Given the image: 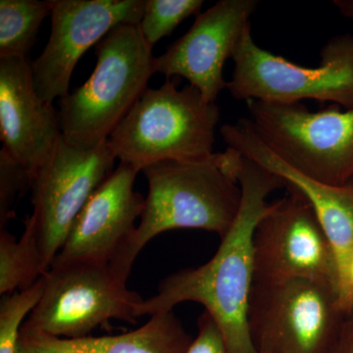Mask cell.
<instances>
[{
	"instance_id": "obj_1",
	"label": "cell",
	"mask_w": 353,
	"mask_h": 353,
	"mask_svg": "<svg viewBox=\"0 0 353 353\" xmlns=\"http://www.w3.org/2000/svg\"><path fill=\"white\" fill-rule=\"evenodd\" d=\"M236 178L241 190L240 210L212 259L165 278L157 294L139 304L138 313L139 317L152 316L170 312L183 303L201 304L219 327L230 353H257L248 321L255 281L254 234L270 209L267 199L285 183L243 155Z\"/></svg>"
},
{
	"instance_id": "obj_2",
	"label": "cell",
	"mask_w": 353,
	"mask_h": 353,
	"mask_svg": "<svg viewBox=\"0 0 353 353\" xmlns=\"http://www.w3.org/2000/svg\"><path fill=\"white\" fill-rule=\"evenodd\" d=\"M148 194L141 221L118 263L129 278L134 260L153 238L176 229H196L223 238L241 208V190L224 153L205 161H162L143 170Z\"/></svg>"
},
{
	"instance_id": "obj_3",
	"label": "cell",
	"mask_w": 353,
	"mask_h": 353,
	"mask_svg": "<svg viewBox=\"0 0 353 353\" xmlns=\"http://www.w3.org/2000/svg\"><path fill=\"white\" fill-rule=\"evenodd\" d=\"M153 48L139 25H121L95 46L97 65L87 82L59 99L62 138L90 150L108 141L155 74Z\"/></svg>"
},
{
	"instance_id": "obj_4",
	"label": "cell",
	"mask_w": 353,
	"mask_h": 353,
	"mask_svg": "<svg viewBox=\"0 0 353 353\" xmlns=\"http://www.w3.org/2000/svg\"><path fill=\"white\" fill-rule=\"evenodd\" d=\"M219 120L216 102L167 79L160 88H146L108 143L116 159L139 172L162 161H205L214 157Z\"/></svg>"
},
{
	"instance_id": "obj_5",
	"label": "cell",
	"mask_w": 353,
	"mask_h": 353,
	"mask_svg": "<svg viewBox=\"0 0 353 353\" xmlns=\"http://www.w3.org/2000/svg\"><path fill=\"white\" fill-rule=\"evenodd\" d=\"M321 63L305 67L263 50L252 38V25L234 51L227 90L238 101L301 103L333 102L353 108V34L333 37L323 46Z\"/></svg>"
},
{
	"instance_id": "obj_6",
	"label": "cell",
	"mask_w": 353,
	"mask_h": 353,
	"mask_svg": "<svg viewBox=\"0 0 353 353\" xmlns=\"http://www.w3.org/2000/svg\"><path fill=\"white\" fill-rule=\"evenodd\" d=\"M347 314L333 283H254L248 329L257 353H332Z\"/></svg>"
},
{
	"instance_id": "obj_7",
	"label": "cell",
	"mask_w": 353,
	"mask_h": 353,
	"mask_svg": "<svg viewBox=\"0 0 353 353\" xmlns=\"http://www.w3.org/2000/svg\"><path fill=\"white\" fill-rule=\"evenodd\" d=\"M250 122L290 166L327 185L353 182V108L309 111L303 103L246 101Z\"/></svg>"
},
{
	"instance_id": "obj_8",
	"label": "cell",
	"mask_w": 353,
	"mask_h": 353,
	"mask_svg": "<svg viewBox=\"0 0 353 353\" xmlns=\"http://www.w3.org/2000/svg\"><path fill=\"white\" fill-rule=\"evenodd\" d=\"M43 296L24 327L62 339L110 330L111 320L136 324L143 299L128 290L127 279L111 265H51L43 276Z\"/></svg>"
},
{
	"instance_id": "obj_9",
	"label": "cell",
	"mask_w": 353,
	"mask_h": 353,
	"mask_svg": "<svg viewBox=\"0 0 353 353\" xmlns=\"http://www.w3.org/2000/svg\"><path fill=\"white\" fill-rule=\"evenodd\" d=\"M116 160L108 141L94 150H83L61 138L34 176L32 212L25 225L34 232L46 270L88 199L114 171Z\"/></svg>"
},
{
	"instance_id": "obj_10",
	"label": "cell",
	"mask_w": 353,
	"mask_h": 353,
	"mask_svg": "<svg viewBox=\"0 0 353 353\" xmlns=\"http://www.w3.org/2000/svg\"><path fill=\"white\" fill-rule=\"evenodd\" d=\"M285 189L255 230L254 283L313 279L336 287V256L321 223L299 192Z\"/></svg>"
},
{
	"instance_id": "obj_11",
	"label": "cell",
	"mask_w": 353,
	"mask_h": 353,
	"mask_svg": "<svg viewBox=\"0 0 353 353\" xmlns=\"http://www.w3.org/2000/svg\"><path fill=\"white\" fill-rule=\"evenodd\" d=\"M145 0H51V31L32 61L37 94L52 103L69 94L70 81L88 48L121 25H139Z\"/></svg>"
},
{
	"instance_id": "obj_12",
	"label": "cell",
	"mask_w": 353,
	"mask_h": 353,
	"mask_svg": "<svg viewBox=\"0 0 353 353\" xmlns=\"http://www.w3.org/2000/svg\"><path fill=\"white\" fill-rule=\"evenodd\" d=\"M257 0H220L199 13L189 31L154 57L155 74L182 77L209 102H216L227 88L225 63L250 26Z\"/></svg>"
},
{
	"instance_id": "obj_13",
	"label": "cell",
	"mask_w": 353,
	"mask_h": 353,
	"mask_svg": "<svg viewBox=\"0 0 353 353\" xmlns=\"http://www.w3.org/2000/svg\"><path fill=\"white\" fill-rule=\"evenodd\" d=\"M138 174L120 162L88 199L51 265L118 263L145 206V199L134 190Z\"/></svg>"
},
{
	"instance_id": "obj_14",
	"label": "cell",
	"mask_w": 353,
	"mask_h": 353,
	"mask_svg": "<svg viewBox=\"0 0 353 353\" xmlns=\"http://www.w3.org/2000/svg\"><path fill=\"white\" fill-rule=\"evenodd\" d=\"M61 138L58 111L37 94L32 60L0 58L2 148L22 164L34 180Z\"/></svg>"
},
{
	"instance_id": "obj_15",
	"label": "cell",
	"mask_w": 353,
	"mask_h": 353,
	"mask_svg": "<svg viewBox=\"0 0 353 353\" xmlns=\"http://www.w3.org/2000/svg\"><path fill=\"white\" fill-rule=\"evenodd\" d=\"M220 132L228 148L277 176L285 188L296 190L307 201L333 248L339 276L353 248V182L336 187L297 171L260 138L248 119L225 124Z\"/></svg>"
},
{
	"instance_id": "obj_16",
	"label": "cell",
	"mask_w": 353,
	"mask_h": 353,
	"mask_svg": "<svg viewBox=\"0 0 353 353\" xmlns=\"http://www.w3.org/2000/svg\"><path fill=\"white\" fill-rule=\"evenodd\" d=\"M192 341L170 311L150 316L141 328L112 336L62 339L23 326L17 353H185Z\"/></svg>"
},
{
	"instance_id": "obj_17",
	"label": "cell",
	"mask_w": 353,
	"mask_h": 353,
	"mask_svg": "<svg viewBox=\"0 0 353 353\" xmlns=\"http://www.w3.org/2000/svg\"><path fill=\"white\" fill-rule=\"evenodd\" d=\"M43 255L34 232L25 225L17 240L6 229L0 230V294L29 289L46 273Z\"/></svg>"
},
{
	"instance_id": "obj_18",
	"label": "cell",
	"mask_w": 353,
	"mask_h": 353,
	"mask_svg": "<svg viewBox=\"0 0 353 353\" xmlns=\"http://www.w3.org/2000/svg\"><path fill=\"white\" fill-rule=\"evenodd\" d=\"M51 0H0V58L29 57Z\"/></svg>"
},
{
	"instance_id": "obj_19",
	"label": "cell",
	"mask_w": 353,
	"mask_h": 353,
	"mask_svg": "<svg viewBox=\"0 0 353 353\" xmlns=\"http://www.w3.org/2000/svg\"><path fill=\"white\" fill-rule=\"evenodd\" d=\"M203 3V0H145L139 24L143 39L153 48L183 20L199 15Z\"/></svg>"
},
{
	"instance_id": "obj_20",
	"label": "cell",
	"mask_w": 353,
	"mask_h": 353,
	"mask_svg": "<svg viewBox=\"0 0 353 353\" xmlns=\"http://www.w3.org/2000/svg\"><path fill=\"white\" fill-rule=\"evenodd\" d=\"M43 278L29 289L6 294L0 301V353H17L21 330L43 296Z\"/></svg>"
},
{
	"instance_id": "obj_21",
	"label": "cell",
	"mask_w": 353,
	"mask_h": 353,
	"mask_svg": "<svg viewBox=\"0 0 353 353\" xmlns=\"http://www.w3.org/2000/svg\"><path fill=\"white\" fill-rule=\"evenodd\" d=\"M32 176L27 169L4 148L0 150V230L6 229L15 217L14 204L18 197L32 189Z\"/></svg>"
},
{
	"instance_id": "obj_22",
	"label": "cell",
	"mask_w": 353,
	"mask_h": 353,
	"mask_svg": "<svg viewBox=\"0 0 353 353\" xmlns=\"http://www.w3.org/2000/svg\"><path fill=\"white\" fill-rule=\"evenodd\" d=\"M185 353H230L219 327L206 311L199 316L196 336Z\"/></svg>"
},
{
	"instance_id": "obj_23",
	"label": "cell",
	"mask_w": 353,
	"mask_h": 353,
	"mask_svg": "<svg viewBox=\"0 0 353 353\" xmlns=\"http://www.w3.org/2000/svg\"><path fill=\"white\" fill-rule=\"evenodd\" d=\"M341 305L347 314L353 311V248L336 282Z\"/></svg>"
},
{
	"instance_id": "obj_24",
	"label": "cell",
	"mask_w": 353,
	"mask_h": 353,
	"mask_svg": "<svg viewBox=\"0 0 353 353\" xmlns=\"http://www.w3.org/2000/svg\"><path fill=\"white\" fill-rule=\"evenodd\" d=\"M332 353H353V320L343 323L340 336Z\"/></svg>"
},
{
	"instance_id": "obj_25",
	"label": "cell",
	"mask_w": 353,
	"mask_h": 353,
	"mask_svg": "<svg viewBox=\"0 0 353 353\" xmlns=\"http://www.w3.org/2000/svg\"><path fill=\"white\" fill-rule=\"evenodd\" d=\"M334 4L341 15L353 22V0H334Z\"/></svg>"
}]
</instances>
